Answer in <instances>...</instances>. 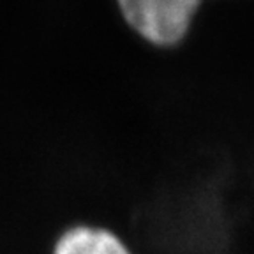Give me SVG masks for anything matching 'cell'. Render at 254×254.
<instances>
[{"label": "cell", "mask_w": 254, "mask_h": 254, "mask_svg": "<svg viewBox=\"0 0 254 254\" xmlns=\"http://www.w3.org/2000/svg\"><path fill=\"white\" fill-rule=\"evenodd\" d=\"M206 0H115L124 27L148 46L175 48L189 34Z\"/></svg>", "instance_id": "cell-1"}, {"label": "cell", "mask_w": 254, "mask_h": 254, "mask_svg": "<svg viewBox=\"0 0 254 254\" xmlns=\"http://www.w3.org/2000/svg\"><path fill=\"white\" fill-rule=\"evenodd\" d=\"M53 254H134L127 240L106 226L78 224L57 240Z\"/></svg>", "instance_id": "cell-2"}]
</instances>
